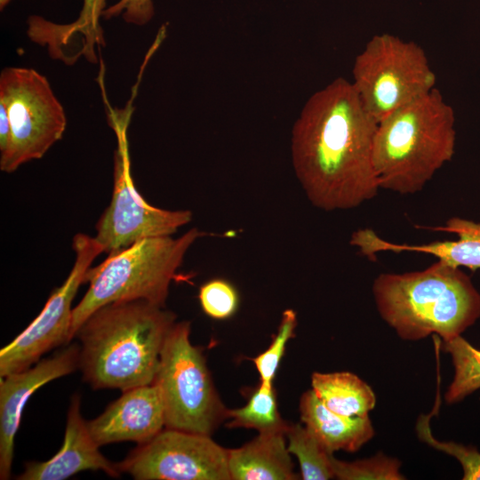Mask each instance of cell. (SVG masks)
Returning <instances> with one entry per match:
<instances>
[{
    "mask_svg": "<svg viewBox=\"0 0 480 480\" xmlns=\"http://www.w3.org/2000/svg\"><path fill=\"white\" fill-rule=\"evenodd\" d=\"M377 127L352 83L342 77L308 98L292 127L291 155L312 205L325 212L349 210L378 195Z\"/></svg>",
    "mask_w": 480,
    "mask_h": 480,
    "instance_id": "obj_1",
    "label": "cell"
},
{
    "mask_svg": "<svg viewBox=\"0 0 480 480\" xmlns=\"http://www.w3.org/2000/svg\"><path fill=\"white\" fill-rule=\"evenodd\" d=\"M176 316L144 300L95 310L76 333L79 368L94 389H127L154 383L165 339Z\"/></svg>",
    "mask_w": 480,
    "mask_h": 480,
    "instance_id": "obj_2",
    "label": "cell"
},
{
    "mask_svg": "<svg viewBox=\"0 0 480 480\" xmlns=\"http://www.w3.org/2000/svg\"><path fill=\"white\" fill-rule=\"evenodd\" d=\"M372 293L381 318L405 340L430 334L450 340L480 317V293L471 278L439 260L420 271L380 274Z\"/></svg>",
    "mask_w": 480,
    "mask_h": 480,
    "instance_id": "obj_3",
    "label": "cell"
},
{
    "mask_svg": "<svg viewBox=\"0 0 480 480\" xmlns=\"http://www.w3.org/2000/svg\"><path fill=\"white\" fill-rule=\"evenodd\" d=\"M456 144L455 114L434 88L378 123L373 163L380 188L421 191L447 162Z\"/></svg>",
    "mask_w": 480,
    "mask_h": 480,
    "instance_id": "obj_4",
    "label": "cell"
},
{
    "mask_svg": "<svg viewBox=\"0 0 480 480\" xmlns=\"http://www.w3.org/2000/svg\"><path fill=\"white\" fill-rule=\"evenodd\" d=\"M201 236L194 228L177 238H144L90 268L84 279L89 288L73 308L70 340L88 316L107 304L144 300L164 308L172 280L186 252Z\"/></svg>",
    "mask_w": 480,
    "mask_h": 480,
    "instance_id": "obj_5",
    "label": "cell"
},
{
    "mask_svg": "<svg viewBox=\"0 0 480 480\" xmlns=\"http://www.w3.org/2000/svg\"><path fill=\"white\" fill-rule=\"evenodd\" d=\"M132 94L124 108H113L102 94L107 119L116 135L114 152V186L111 201L96 224V240L108 254L144 238L171 236L190 222L188 210L170 211L155 207L137 191L131 174L127 129L133 113Z\"/></svg>",
    "mask_w": 480,
    "mask_h": 480,
    "instance_id": "obj_6",
    "label": "cell"
},
{
    "mask_svg": "<svg viewBox=\"0 0 480 480\" xmlns=\"http://www.w3.org/2000/svg\"><path fill=\"white\" fill-rule=\"evenodd\" d=\"M189 334V322L173 324L164 343L154 383L161 392L165 428L211 436L227 419L228 409Z\"/></svg>",
    "mask_w": 480,
    "mask_h": 480,
    "instance_id": "obj_7",
    "label": "cell"
},
{
    "mask_svg": "<svg viewBox=\"0 0 480 480\" xmlns=\"http://www.w3.org/2000/svg\"><path fill=\"white\" fill-rule=\"evenodd\" d=\"M352 72V85L377 123L428 94L436 84L424 50L390 34L371 38L356 57Z\"/></svg>",
    "mask_w": 480,
    "mask_h": 480,
    "instance_id": "obj_8",
    "label": "cell"
},
{
    "mask_svg": "<svg viewBox=\"0 0 480 480\" xmlns=\"http://www.w3.org/2000/svg\"><path fill=\"white\" fill-rule=\"evenodd\" d=\"M0 102L7 110L12 139L0 156V170L12 172L40 159L60 140L67 126L61 103L48 79L30 68L7 67L0 73Z\"/></svg>",
    "mask_w": 480,
    "mask_h": 480,
    "instance_id": "obj_9",
    "label": "cell"
},
{
    "mask_svg": "<svg viewBox=\"0 0 480 480\" xmlns=\"http://www.w3.org/2000/svg\"><path fill=\"white\" fill-rule=\"evenodd\" d=\"M73 249L76 259L67 279L29 325L0 350L1 377L30 368L51 349L71 341L72 301L92 261L104 252L95 237L82 233L74 236Z\"/></svg>",
    "mask_w": 480,
    "mask_h": 480,
    "instance_id": "obj_10",
    "label": "cell"
},
{
    "mask_svg": "<svg viewBox=\"0 0 480 480\" xmlns=\"http://www.w3.org/2000/svg\"><path fill=\"white\" fill-rule=\"evenodd\" d=\"M228 450L211 436L165 428L117 465L137 480H230Z\"/></svg>",
    "mask_w": 480,
    "mask_h": 480,
    "instance_id": "obj_11",
    "label": "cell"
},
{
    "mask_svg": "<svg viewBox=\"0 0 480 480\" xmlns=\"http://www.w3.org/2000/svg\"><path fill=\"white\" fill-rule=\"evenodd\" d=\"M80 346L73 343L30 368L0 379V479L11 476L14 437L29 397L46 383L79 368Z\"/></svg>",
    "mask_w": 480,
    "mask_h": 480,
    "instance_id": "obj_12",
    "label": "cell"
},
{
    "mask_svg": "<svg viewBox=\"0 0 480 480\" xmlns=\"http://www.w3.org/2000/svg\"><path fill=\"white\" fill-rule=\"evenodd\" d=\"M89 431L99 445L132 441L145 443L165 427L164 408L156 383L123 391L95 419L87 421Z\"/></svg>",
    "mask_w": 480,
    "mask_h": 480,
    "instance_id": "obj_13",
    "label": "cell"
},
{
    "mask_svg": "<svg viewBox=\"0 0 480 480\" xmlns=\"http://www.w3.org/2000/svg\"><path fill=\"white\" fill-rule=\"evenodd\" d=\"M80 407L81 398L76 394L68 410L64 442L60 451L46 461L27 462L17 479L63 480L84 470H100L111 477L120 476L118 465L99 451Z\"/></svg>",
    "mask_w": 480,
    "mask_h": 480,
    "instance_id": "obj_14",
    "label": "cell"
},
{
    "mask_svg": "<svg viewBox=\"0 0 480 480\" xmlns=\"http://www.w3.org/2000/svg\"><path fill=\"white\" fill-rule=\"evenodd\" d=\"M431 230L452 233L457 240L435 241L421 244H396L381 238L372 228H360L352 233L350 244L368 258L381 252H415L430 254L452 267L480 269V223L460 217H452L444 226Z\"/></svg>",
    "mask_w": 480,
    "mask_h": 480,
    "instance_id": "obj_15",
    "label": "cell"
},
{
    "mask_svg": "<svg viewBox=\"0 0 480 480\" xmlns=\"http://www.w3.org/2000/svg\"><path fill=\"white\" fill-rule=\"evenodd\" d=\"M105 9L106 0H82L79 16L68 24H57L32 15L28 20L27 34L31 41L46 47L52 59L72 64L84 56L89 62L96 63V49L105 45L100 23Z\"/></svg>",
    "mask_w": 480,
    "mask_h": 480,
    "instance_id": "obj_16",
    "label": "cell"
},
{
    "mask_svg": "<svg viewBox=\"0 0 480 480\" xmlns=\"http://www.w3.org/2000/svg\"><path fill=\"white\" fill-rule=\"evenodd\" d=\"M286 432L259 433L244 445L228 449V471L233 480H295L287 449Z\"/></svg>",
    "mask_w": 480,
    "mask_h": 480,
    "instance_id": "obj_17",
    "label": "cell"
},
{
    "mask_svg": "<svg viewBox=\"0 0 480 480\" xmlns=\"http://www.w3.org/2000/svg\"><path fill=\"white\" fill-rule=\"evenodd\" d=\"M300 412L304 425L332 453L340 450L356 452L374 436L369 415L347 417L338 414L328 409L312 389L302 395Z\"/></svg>",
    "mask_w": 480,
    "mask_h": 480,
    "instance_id": "obj_18",
    "label": "cell"
},
{
    "mask_svg": "<svg viewBox=\"0 0 480 480\" xmlns=\"http://www.w3.org/2000/svg\"><path fill=\"white\" fill-rule=\"evenodd\" d=\"M311 387L328 409L343 416H368L376 404V396L372 388L348 372H314Z\"/></svg>",
    "mask_w": 480,
    "mask_h": 480,
    "instance_id": "obj_19",
    "label": "cell"
},
{
    "mask_svg": "<svg viewBox=\"0 0 480 480\" xmlns=\"http://www.w3.org/2000/svg\"><path fill=\"white\" fill-rule=\"evenodd\" d=\"M441 348L452 357L454 374L444 398L448 404L463 400L480 388V349L461 335L441 340Z\"/></svg>",
    "mask_w": 480,
    "mask_h": 480,
    "instance_id": "obj_20",
    "label": "cell"
},
{
    "mask_svg": "<svg viewBox=\"0 0 480 480\" xmlns=\"http://www.w3.org/2000/svg\"><path fill=\"white\" fill-rule=\"evenodd\" d=\"M228 428H253L259 433L284 431L289 425L281 418L273 385L260 383L247 404L238 409L228 410Z\"/></svg>",
    "mask_w": 480,
    "mask_h": 480,
    "instance_id": "obj_21",
    "label": "cell"
},
{
    "mask_svg": "<svg viewBox=\"0 0 480 480\" xmlns=\"http://www.w3.org/2000/svg\"><path fill=\"white\" fill-rule=\"evenodd\" d=\"M287 449L297 457L301 478L328 480L334 477L330 452L306 427L289 425L286 433Z\"/></svg>",
    "mask_w": 480,
    "mask_h": 480,
    "instance_id": "obj_22",
    "label": "cell"
},
{
    "mask_svg": "<svg viewBox=\"0 0 480 480\" xmlns=\"http://www.w3.org/2000/svg\"><path fill=\"white\" fill-rule=\"evenodd\" d=\"M334 477L341 480H402L400 461L379 453L370 459L347 462L331 458Z\"/></svg>",
    "mask_w": 480,
    "mask_h": 480,
    "instance_id": "obj_23",
    "label": "cell"
},
{
    "mask_svg": "<svg viewBox=\"0 0 480 480\" xmlns=\"http://www.w3.org/2000/svg\"><path fill=\"white\" fill-rule=\"evenodd\" d=\"M297 326V315L292 309H286L282 318L277 332L273 337L269 347L253 358V363L260 376L261 384L270 386L284 354L287 342L294 337Z\"/></svg>",
    "mask_w": 480,
    "mask_h": 480,
    "instance_id": "obj_24",
    "label": "cell"
},
{
    "mask_svg": "<svg viewBox=\"0 0 480 480\" xmlns=\"http://www.w3.org/2000/svg\"><path fill=\"white\" fill-rule=\"evenodd\" d=\"M438 407L436 404L429 415L420 416L416 425L418 437L429 446L454 457L462 467L463 480H480V452L476 448L454 442H442L433 436L429 420Z\"/></svg>",
    "mask_w": 480,
    "mask_h": 480,
    "instance_id": "obj_25",
    "label": "cell"
},
{
    "mask_svg": "<svg viewBox=\"0 0 480 480\" xmlns=\"http://www.w3.org/2000/svg\"><path fill=\"white\" fill-rule=\"evenodd\" d=\"M198 298L203 311L216 320L231 317L239 305L236 289L222 278H213L204 283L200 287Z\"/></svg>",
    "mask_w": 480,
    "mask_h": 480,
    "instance_id": "obj_26",
    "label": "cell"
},
{
    "mask_svg": "<svg viewBox=\"0 0 480 480\" xmlns=\"http://www.w3.org/2000/svg\"><path fill=\"white\" fill-rule=\"evenodd\" d=\"M154 13L152 0H119L103 11L102 18L109 20L122 15L127 23L143 26L150 21Z\"/></svg>",
    "mask_w": 480,
    "mask_h": 480,
    "instance_id": "obj_27",
    "label": "cell"
},
{
    "mask_svg": "<svg viewBox=\"0 0 480 480\" xmlns=\"http://www.w3.org/2000/svg\"><path fill=\"white\" fill-rule=\"evenodd\" d=\"M12 139V130L5 106L0 102V156L9 148Z\"/></svg>",
    "mask_w": 480,
    "mask_h": 480,
    "instance_id": "obj_28",
    "label": "cell"
},
{
    "mask_svg": "<svg viewBox=\"0 0 480 480\" xmlns=\"http://www.w3.org/2000/svg\"><path fill=\"white\" fill-rule=\"evenodd\" d=\"M11 1L12 0H0V10L3 11Z\"/></svg>",
    "mask_w": 480,
    "mask_h": 480,
    "instance_id": "obj_29",
    "label": "cell"
}]
</instances>
